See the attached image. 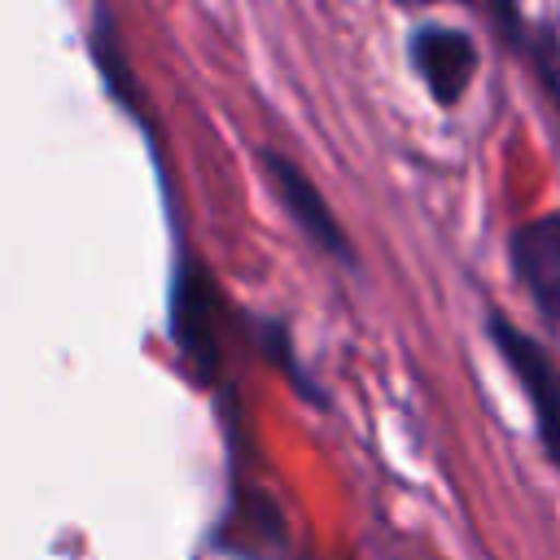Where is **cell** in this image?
Listing matches in <instances>:
<instances>
[{
    "label": "cell",
    "mask_w": 560,
    "mask_h": 560,
    "mask_svg": "<svg viewBox=\"0 0 560 560\" xmlns=\"http://www.w3.org/2000/svg\"><path fill=\"white\" fill-rule=\"evenodd\" d=\"M490 337H494L503 363L512 368V376L521 381V394L529 398V411H534V424H538V438H542L551 464H560V368H556V359L499 311L490 315Z\"/></svg>",
    "instance_id": "6da1fadb"
},
{
    "label": "cell",
    "mask_w": 560,
    "mask_h": 560,
    "mask_svg": "<svg viewBox=\"0 0 560 560\" xmlns=\"http://www.w3.org/2000/svg\"><path fill=\"white\" fill-rule=\"evenodd\" d=\"M411 66L438 105H459L477 74V44L455 26L424 22L411 31Z\"/></svg>",
    "instance_id": "7a4b0ae2"
},
{
    "label": "cell",
    "mask_w": 560,
    "mask_h": 560,
    "mask_svg": "<svg viewBox=\"0 0 560 560\" xmlns=\"http://www.w3.org/2000/svg\"><path fill=\"white\" fill-rule=\"evenodd\" d=\"M262 166H267V179H271L280 206H284L289 219L306 232V241L319 245L324 254H332V258L346 262V258H350V245H346V232H341L337 214L328 210L324 192H319V188H315L289 158H280V153H262Z\"/></svg>",
    "instance_id": "3957f363"
},
{
    "label": "cell",
    "mask_w": 560,
    "mask_h": 560,
    "mask_svg": "<svg viewBox=\"0 0 560 560\" xmlns=\"http://www.w3.org/2000/svg\"><path fill=\"white\" fill-rule=\"evenodd\" d=\"M512 267L534 306L560 324V214H538L512 232Z\"/></svg>",
    "instance_id": "277c9868"
},
{
    "label": "cell",
    "mask_w": 560,
    "mask_h": 560,
    "mask_svg": "<svg viewBox=\"0 0 560 560\" xmlns=\"http://www.w3.org/2000/svg\"><path fill=\"white\" fill-rule=\"evenodd\" d=\"M521 44H525V52L534 57L538 79L547 83V92H551L556 105H560V39H556L551 31H534V35H525Z\"/></svg>",
    "instance_id": "5b68a950"
},
{
    "label": "cell",
    "mask_w": 560,
    "mask_h": 560,
    "mask_svg": "<svg viewBox=\"0 0 560 560\" xmlns=\"http://www.w3.org/2000/svg\"><path fill=\"white\" fill-rule=\"evenodd\" d=\"M398 4H433V0H398Z\"/></svg>",
    "instance_id": "8992f818"
}]
</instances>
